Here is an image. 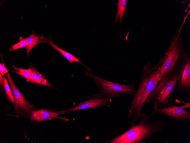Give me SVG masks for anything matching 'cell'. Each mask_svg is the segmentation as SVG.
Segmentation results:
<instances>
[{"instance_id": "obj_12", "label": "cell", "mask_w": 190, "mask_h": 143, "mask_svg": "<svg viewBox=\"0 0 190 143\" xmlns=\"http://www.w3.org/2000/svg\"><path fill=\"white\" fill-rule=\"evenodd\" d=\"M30 64L33 71L31 82L52 88L53 86L47 80L45 76L38 71L33 65L32 63Z\"/></svg>"}, {"instance_id": "obj_14", "label": "cell", "mask_w": 190, "mask_h": 143, "mask_svg": "<svg viewBox=\"0 0 190 143\" xmlns=\"http://www.w3.org/2000/svg\"><path fill=\"white\" fill-rule=\"evenodd\" d=\"M13 66V70H14L13 72L22 76L27 81L32 82L33 71L31 67L25 69L17 68L14 66Z\"/></svg>"}, {"instance_id": "obj_18", "label": "cell", "mask_w": 190, "mask_h": 143, "mask_svg": "<svg viewBox=\"0 0 190 143\" xmlns=\"http://www.w3.org/2000/svg\"><path fill=\"white\" fill-rule=\"evenodd\" d=\"M9 70L7 69L5 66L4 65L0 64V74L3 76L4 74H6Z\"/></svg>"}, {"instance_id": "obj_8", "label": "cell", "mask_w": 190, "mask_h": 143, "mask_svg": "<svg viewBox=\"0 0 190 143\" xmlns=\"http://www.w3.org/2000/svg\"><path fill=\"white\" fill-rule=\"evenodd\" d=\"M189 102H185L184 105L180 106H172L162 108L154 109L152 114H159L172 118L178 121L182 122L190 120V113L184 108H190Z\"/></svg>"}, {"instance_id": "obj_17", "label": "cell", "mask_w": 190, "mask_h": 143, "mask_svg": "<svg viewBox=\"0 0 190 143\" xmlns=\"http://www.w3.org/2000/svg\"><path fill=\"white\" fill-rule=\"evenodd\" d=\"M19 39H20V41L18 43L14 44L10 48L9 50L10 51L12 52L27 46L26 40L25 38L20 37Z\"/></svg>"}, {"instance_id": "obj_11", "label": "cell", "mask_w": 190, "mask_h": 143, "mask_svg": "<svg viewBox=\"0 0 190 143\" xmlns=\"http://www.w3.org/2000/svg\"><path fill=\"white\" fill-rule=\"evenodd\" d=\"M41 41L42 43H49L51 46L60 53L70 63H73L75 62H77L81 64L86 68L87 67L80 61V59L75 57L73 55L63 50L56 46L53 42L50 36L45 37L42 35Z\"/></svg>"}, {"instance_id": "obj_9", "label": "cell", "mask_w": 190, "mask_h": 143, "mask_svg": "<svg viewBox=\"0 0 190 143\" xmlns=\"http://www.w3.org/2000/svg\"><path fill=\"white\" fill-rule=\"evenodd\" d=\"M90 99L79 103L77 106L63 111H60L61 114L71 111H75L88 108L95 109L102 106L111 107V99L103 96L98 94L92 96Z\"/></svg>"}, {"instance_id": "obj_4", "label": "cell", "mask_w": 190, "mask_h": 143, "mask_svg": "<svg viewBox=\"0 0 190 143\" xmlns=\"http://www.w3.org/2000/svg\"><path fill=\"white\" fill-rule=\"evenodd\" d=\"M185 20L180 28L172 36L171 43L166 50L162 61L159 71L162 78L166 76L172 69L180 63L185 51L181 31Z\"/></svg>"}, {"instance_id": "obj_1", "label": "cell", "mask_w": 190, "mask_h": 143, "mask_svg": "<svg viewBox=\"0 0 190 143\" xmlns=\"http://www.w3.org/2000/svg\"><path fill=\"white\" fill-rule=\"evenodd\" d=\"M161 61V58L156 64L152 66L149 61L143 67L139 86L132 96L131 104L127 114L128 120L132 118L131 124H135L138 120L146 99L162 79L159 71Z\"/></svg>"}, {"instance_id": "obj_19", "label": "cell", "mask_w": 190, "mask_h": 143, "mask_svg": "<svg viewBox=\"0 0 190 143\" xmlns=\"http://www.w3.org/2000/svg\"><path fill=\"white\" fill-rule=\"evenodd\" d=\"M0 82L1 87L2 89H5V80L4 78L1 74H0Z\"/></svg>"}, {"instance_id": "obj_13", "label": "cell", "mask_w": 190, "mask_h": 143, "mask_svg": "<svg viewBox=\"0 0 190 143\" xmlns=\"http://www.w3.org/2000/svg\"><path fill=\"white\" fill-rule=\"evenodd\" d=\"M42 35L36 34L33 31L32 34L28 37L25 38L26 40L27 46L26 47V53L28 56L32 49L37 44L42 43L41 41Z\"/></svg>"}, {"instance_id": "obj_16", "label": "cell", "mask_w": 190, "mask_h": 143, "mask_svg": "<svg viewBox=\"0 0 190 143\" xmlns=\"http://www.w3.org/2000/svg\"><path fill=\"white\" fill-rule=\"evenodd\" d=\"M5 80V94L9 100L13 103L14 104V96L11 90L10 85L8 83L7 79L4 76Z\"/></svg>"}, {"instance_id": "obj_10", "label": "cell", "mask_w": 190, "mask_h": 143, "mask_svg": "<svg viewBox=\"0 0 190 143\" xmlns=\"http://www.w3.org/2000/svg\"><path fill=\"white\" fill-rule=\"evenodd\" d=\"M60 111H54L46 109H40L33 112L29 117L32 121L38 122L52 119H61L64 121L68 120L65 117L58 116Z\"/></svg>"}, {"instance_id": "obj_15", "label": "cell", "mask_w": 190, "mask_h": 143, "mask_svg": "<svg viewBox=\"0 0 190 143\" xmlns=\"http://www.w3.org/2000/svg\"><path fill=\"white\" fill-rule=\"evenodd\" d=\"M127 0H119L117 3V13L115 21L117 22L119 18V23L121 24L123 16L125 13L127 3Z\"/></svg>"}, {"instance_id": "obj_3", "label": "cell", "mask_w": 190, "mask_h": 143, "mask_svg": "<svg viewBox=\"0 0 190 143\" xmlns=\"http://www.w3.org/2000/svg\"><path fill=\"white\" fill-rule=\"evenodd\" d=\"M181 63L162 78L154 89L150 93L145 103L152 101L154 109L174 105L173 97L175 90Z\"/></svg>"}, {"instance_id": "obj_2", "label": "cell", "mask_w": 190, "mask_h": 143, "mask_svg": "<svg viewBox=\"0 0 190 143\" xmlns=\"http://www.w3.org/2000/svg\"><path fill=\"white\" fill-rule=\"evenodd\" d=\"M153 114L141 113L138 120V123L130 124L129 129L124 133L113 139L109 143H143L155 133L161 131L164 124L158 120L149 121Z\"/></svg>"}, {"instance_id": "obj_6", "label": "cell", "mask_w": 190, "mask_h": 143, "mask_svg": "<svg viewBox=\"0 0 190 143\" xmlns=\"http://www.w3.org/2000/svg\"><path fill=\"white\" fill-rule=\"evenodd\" d=\"M14 96V109L16 115L18 117H29L32 113L38 110L26 99L17 88L9 73L6 74Z\"/></svg>"}, {"instance_id": "obj_7", "label": "cell", "mask_w": 190, "mask_h": 143, "mask_svg": "<svg viewBox=\"0 0 190 143\" xmlns=\"http://www.w3.org/2000/svg\"><path fill=\"white\" fill-rule=\"evenodd\" d=\"M175 90L190 94V56L185 51L181 62Z\"/></svg>"}, {"instance_id": "obj_5", "label": "cell", "mask_w": 190, "mask_h": 143, "mask_svg": "<svg viewBox=\"0 0 190 143\" xmlns=\"http://www.w3.org/2000/svg\"><path fill=\"white\" fill-rule=\"evenodd\" d=\"M86 69L87 71H84V75L94 81L100 90L98 94L103 96L111 99L127 94L132 96L137 90L133 85L118 84L101 78L93 74L91 68Z\"/></svg>"}]
</instances>
